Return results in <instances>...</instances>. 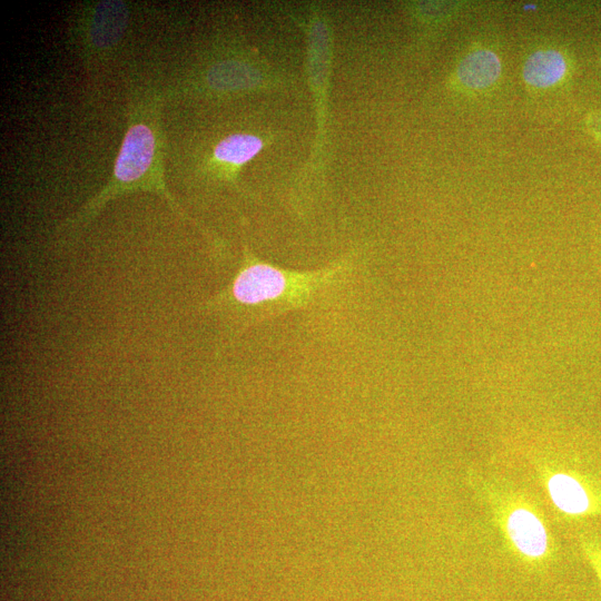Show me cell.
I'll list each match as a JSON object with an SVG mask.
<instances>
[{
	"instance_id": "obj_5",
	"label": "cell",
	"mask_w": 601,
	"mask_h": 601,
	"mask_svg": "<svg viewBox=\"0 0 601 601\" xmlns=\"http://www.w3.org/2000/svg\"><path fill=\"white\" fill-rule=\"evenodd\" d=\"M456 75L460 82L467 88L487 89L501 75L500 58L487 49L474 50L461 60Z\"/></svg>"
},
{
	"instance_id": "obj_8",
	"label": "cell",
	"mask_w": 601,
	"mask_h": 601,
	"mask_svg": "<svg viewBox=\"0 0 601 601\" xmlns=\"http://www.w3.org/2000/svg\"><path fill=\"white\" fill-rule=\"evenodd\" d=\"M580 549L594 571L601 590V534L585 531L579 535Z\"/></svg>"
},
{
	"instance_id": "obj_4",
	"label": "cell",
	"mask_w": 601,
	"mask_h": 601,
	"mask_svg": "<svg viewBox=\"0 0 601 601\" xmlns=\"http://www.w3.org/2000/svg\"><path fill=\"white\" fill-rule=\"evenodd\" d=\"M155 154V137L144 124L131 126L125 135L115 162V180L128 184L138 180L151 165Z\"/></svg>"
},
{
	"instance_id": "obj_1",
	"label": "cell",
	"mask_w": 601,
	"mask_h": 601,
	"mask_svg": "<svg viewBox=\"0 0 601 601\" xmlns=\"http://www.w3.org/2000/svg\"><path fill=\"white\" fill-rule=\"evenodd\" d=\"M228 288L209 306L229 304L249 313L255 323L307 307L319 292L348 273L353 262L343 258L316 270L277 267L246 254Z\"/></svg>"
},
{
	"instance_id": "obj_3",
	"label": "cell",
	"mask_w": 601,
	"mask_h": 601,
	"mask_svg": "<svg viewBox=\"0 0 601 601\" xmlns=\"http://www.w3.org/2000/svg\"><path fill=\"white\" fill-rule=\"evenodd\" d=\"M536 477L556 513L566 522L601 518V467L577 456L533 460Z\"/></svg>"
},
{
	"instance_id": "obj_6",
	"label": "cell",
	"mask_w": 601,
	"mask_h": 601,
	"mask_svg": "<svg viewBox=\"0 0 601 601\" xmlns=\"http://www.w3.org/2000/svg\"><path fill=\"white\" fill-rule=\"evenodd\" d=\"M566 68L565 58L560 51L544 49L529 56L522 72L526 83L536 88H548L562 80Z\"/></svg>"
},
{
	"instance_id": "obj_2",
	"label": "cell",
	"mask_w": 601,
	"mask_h": 601,
	"mask_svg": "<svg viewBox=\"0 0 601 601\" xmlns=\"http://www.w3.org/2000/svg\"><path fill=\"white\" fill-rule=\"evenodd\" d=\"M503 544L525 569L541 572L558 556V544L540 502L526 490L494 475L467 472Z\"/></svg>"
},
{
	"instance_id": "obj_7",
	"label": "cell",
	"mask_w": 601,
	"mask_h": 601,
	"mask_svg": "<svg viewBox=\"0 0 601 601\" xmlns=\"http://www.w3.org/2000/svg\"><path fill=\"white\" fill-rule=\"evenodd\" d=\"M264 142L255 135L234 134L220 140L214 156L217 160L231 165H243L253 159L262 149Z\"/></svg>"
}]
</instances>
